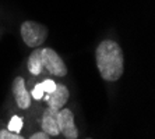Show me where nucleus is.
Here are the masks:
<instances>
[{
  "mask_svg": "<svg viewBox=\"0 0 155 139\" xmlns=\"http://www.w3.org/2000/svg\"><path fill=\"white\" fill-rule=\"evenodd\" d=\"M97 67L101 77L108 82H115L123 75L124 57L122 47L113 40H104L95 50Z\"/></svg>",
  "mask_w": 155,
  "mask_h": 139,
  "instance_id": "obj_1",
  "label": "nucleus"
},
{
  "mask_svg": "<svg viewBox=\"0 0 155 139\" xmlns=\"http://www.w3.org/2000/svg\"><path fill=\"white\" fill-rule=\"evenodd\" d=\"M22 40L29 47L41 46L48 38V28L35 21H25L21 25Z\"/></svg>",
  "mask_w": 155,
  "mask_h": 139,
  "instance_id": "obj_2",
  "label": "nucleus"
},
{
  "mask_svg": "<svg viewBox=\"0 0 155 139\" xmlns=\"http://www.w3.org/2000/svg\"><path fill=\"white\" fill-rule=\"evenodd\" d=\"M41 63H42V68H46L52 75L64 77L67 74V67L64 61L61 60V57L53 49H49V47L41 49Z\"/></svg>",
  "mask_w": 155,
  "mask_h": 139,
  "instance_id": "obj_3",
  "label": "nucleus"
},
{
  "mask_svg": "<svg viewBox=\"0 0 155 139\" xmlns=\"http://www.w3.org/2000/svg\"><path fill=\"white\" fill-rule=\"evenodd\" d=\"M58 125L60 134L64 135L66 139H77L78 129L74 122V114L69 109H60L58 113Z\"/></svg>",
  "mask_w": 155,
  "mask_h": 139,
  "instance_id": "obj_4",
  "label": "nucleus"
},
{
  "mask_svg": "<svg viewBox=\"0 0 155 139\" xmlns=\"http://www.w3.org/2000/svg\"><path fill=\"white\" fill-rule=\"evenodd\" d=\"M13 93H14L15 102L20 109H28L31 106V95L25 89V81L22 77H17L13 82Z\"/></svg>",
  "mask_w": 155,
  "mask_h": 139,
  "instance_id": "obj_5",
  "label": "nucleus"
},
{
  "mask_svg": "<svg viewBox=\"0 0 155 139\" xmlns=\"http://www.w3.org/2000/svg\"><path fill=\"white\" fill-rule=\"evenodd\" d=\"M58 113L59 110L56 109H46L43 113L42 118V131L46 132L49 136H58L60 134L59 131V125H58Z\"/></svg>",
  "mask_w": 155,
  "mask_h": 139,
  "instance_id": "obj_6",
  "label": "nucleus"
},
{
  "mask_svg": "<svg viewBox=\"0 0 155 139\" xmlns=\"http://www.w3.org/2000/svg\"><path fill=\"white\" fill-rule=\"evenodd\" d=\"M69 89H67V86L64 85H56L53 92L49 93V96L46 97L48 100V104L49 107L52 109H56V110H60L64 107V104L67 103V100H69Z\"/></svg>",
  "mask_w": 155,
  "mask_h": 139,
  "instance_id": "obj_7",
  "label": "nucleus"
},
{
  "mask_svg": "<svg viewBox=\"0 0 155 139\" xmlns=\"http://www.w3.org/2000/svg\"><path fill=\"white\" fill-rule=\"evenodd\" d=\"M28 70L32 75H39L42 72V63H41V49L34 50L28 57Z\"/></svg>",
  "mask_w": 155,
  "mask_h": 139,
  "instance_id": "obj_8",
  "label": "nucleus"
},
{
  "mask_svg": "<svg viewBox=\"0 0 155 139\" xmlns=\"http://www.w3.org/2000/svg\"><path fill=\"white\" fill-rule=\"evenodd\" d=\"M21 128H22V120L18 115H13L11 117V120H10V122H8V127H7V129L8 131H11V132H20L21 131Z\"/></svg>",
  "mask_w": 155,
  "mask_h": 139,
  "instance_id": "obj_9",
  "label": "nucleus"
},
{
  "mask_svg": "<svg viewBox=\"0 0 155 139\" xmlns=\"http://www.w3.org/2000/svg\"><path fill=\"white\" fill-rule=\"evenodd\" d=\"M0 139H25L17 132H11L8 129H2L0 131Z\"/></svg>",
  "mask_w": 155,
  "mask_h": 139,
  "instance_id": "obj_10",
  "label": "nucleus"
},
{
  "mask_svg": "<svg viewBox=\"0 0 155 139\" xmlns=\"http://www.w3.org/2000/svg\"><path fill=\"white\" fill-rule=\"evenodd\" d=\"M43 89H42V85L41 84H36L35 86H34L32 92H31V97H34L35 100H41L43 97Z\"/></svg>",
  "mask_w": 155,
  "mask_h": 139,
  "instance_id": "obj_11",
  "label": "nucleus"
},
{
  "mask_svg": "<svg viewBox=\"0 0 155 139\" xmlns=\"http://www.w3.org/2000/svg\"><path fill=\"white\" fill-rule=\"evenodd\" d=\"M42 89H43V92H46V93H51V92H53L54 90V88H56V84H54L52 79H46V81H43L42 84Z\"/></svg>",
  "mask_w": 155,
  "mask_h": 139,
  "instance_id": "obj_12",
  "label": "nucleus"
},
{
  "mask_svg": "<svg viewBox=\"0 0 155 139\" xmlns=\"http://www.w3.org/2000/svg\"><path fill=\"white\" fill-rule=\"evenodd\" d=\"M29 139H51V138H49V135H48L46 132L41 131V132H36V134L31 135V138Z\"/></svg>",
  "mask_w": 155,
  "mask_h": 139,
  "instance_id": "obj_13",
  "label": "nucleus"
},
{
  "mask_svg": "<svg viewBox=\"0 0 155 139\" xmlns=\"http://www.w3.org/2000/svg\"><path fill=\"white\" fill-rule=\"evenodd\" d=\"M87 139H92V138H87Z\"/></svg>",
  "mask_w": 155,
  "mask_h": 139,
  "instance_id": "obj_14",
  "label": "nucleus"
}]
</instances>
